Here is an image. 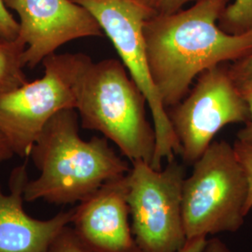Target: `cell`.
<instances>
[{
	"instance_id": "ffe728a7",
	"label": "cell",
	"mask_w": 252,
	"mask_h": 252,
	"mask_svg": "<svg viewBox=\"0 0 252 252\" xmlns=\"http://www.w3.org/2000/svg\"><path fill=\"white\" fill-rule=\"evenodd\" d=\"M230 72L234 81L241 84L252 81V54L241 61L230 64Z\"/></svg>"
},
{
	"instance_id": "5b68a950",
	"label": "cell",
	"mask_w": 252,
	"mask_h": 252,
	"mask_svg": "<svg viewBox=\"0 0 252 252\" xmlns=\"http://www.w3.org/2000/svg\"><path fill=\"white\" fill-rule=\"evenodd\" d=\"M90 59L83 54L50 55L42 62L41 78L0 94V133L14 155L28 158L50 120L76 109L77 82Z\"/></svg>"
},
{
	"instance_id": "277c9868",
	"label": "cell",
	"mask_w": 252,
	"mask_h": 252,
	"mask_svg": "<svg viewBox=\"0 0 252 252\" xmlns=\"http://www.w3.org/2000/svg\"><path fill=\"white\" fill-rule=\"evenodd\" d=\"M192 165L182 189L187 239L239 230L247 216L249 182L234 146L213 141Z\"/></svg>"
},
{
	"instance_id": "ac0fdd59",
	"label": "cell",
	"mask_w": 252,
	"mask_h": 252,
	"mask_svg": "<svg viewBox=\"0 0 252 252\" xmlns=\"http://www.w3.org/2000/svg\"><path fill=\"white\" fill-rule=\"evenodd\" d=\"M237 85L240 88L250 109V119L245 124L243 128L238 131L237 140L246 144L252 145V81H247Z\"/></svg>"
},
{
	"instance_id": "9c48e42d",
	"label": "cell",
	"mask_w": 252,
	"mask_h": 252,
	"mask_svg": "<svg viewBox=\"0 0 252 252\" xmlns=\"http://www.w3.org/2000/svg\"><path fill=\"white\" fill-rule=\"evenodd\" d=\"M19 17L18 38L26 44L25 67L33 69L65 43L102 37L95 18L73 0H4Z\"/></svg>"
},
{
	"instance_id": "7a4b0ae2",
	"label": "cell",
	"mask_w": 252,
	"mask_h": 252,
	"mask_svg": "<svg viewBox=\"0 0 252 252\" xmlns=\"http://www.w3.org/2000/svg\"><path fill=\"white\" fill-rule=\"evenodd\" d=\"M29 157L39 171L25 189V200L29 203H80L106 182L131 170L105 136L81 138L76 109H64L50 120Z\"/></svg>"
},
{
	"instance_id": "4fadbf2b",
	"label": "cell",
	"mask_w": 252,
	"mask_h": 252,
	"mask_svg": "<svg viewBox=\"0 0 252 252\" xmlns=\"http://www.w3.org/2000/svg\"><path fill=\"white\" fill-rule=\"evenodd\" d=\"M219 27L231 35H240L252 29V0H234L220 15Z\"/></svg>"
},
{
	"instance_id": "d6986e66",
	"label": "cell",
	"mask_w": 252,
	"mask_h": 252,
	"mask_svg": "<svg viewBox=\"0 0 252 252\" xmlns=\"http://www.w3.org/2000/svg\"><path fill=\"white\" fill-rule=\"evenodd\" d=\"M50 252H87L73 234L70 224L64 228L63 232L53 244Z\"/></svg>"
},
{
	"instance_id": "5bb4252c",
	"label": "cell",
	"mask_w": 252,
	"mask_h": 252,
	"mask_svg": "<svg viewBox=\"0 0 252 252\" xmlns=\"http://www.w3.org/2000/svg\"><path fill=\"white\" fill-rule=\"evenodd\" d=\"M148 9L153 16L169 15L185 9L199 0H136Z\"/></svg>"
},
{
	"instance_id": "3957f363",
	"label": "cell",
	"mask_w": 252,
	"mask_h": 252,
	"mask_svg": "<svg viewBox=\"0 0 252 252\" xmlns=\"http://www.w3.org/2000/svg\"><path fill=\"white\" fill-rule=\"evenodd\" d=\"M76 100L84 129L101 133L131 162L152 164L156 136L146 115L147 100L122 61L90 59L77 82Z\"/></svg>"
},
{
	"instance_id": "8992f818",
	"label": "cell",
	"mask_w": 252,
	"mask_h": 252,
	"mask_svg": "<svg viewBox=\"0 0 252 252\" xmlns=\"http://www.w3.org/2000/svg\"><path fill=\"white\" fill-rule=\"evenodd\" d=\"M84 7L111 40L127 71L147 100L156 136L152 167L161 170L162 162L180 155L179 140L167 109L153 82L149 66L143 27L152 13L136 0H73Z\"/></svg>"
},
{
	"instance_id": "6da1fadb",
	"label": "cell",
	"mask_w": 252,
	"mask_h": 252,
	"mask_svg": "<svg viewBox=\"0 0 252 252\" xmlns=\"http://www.w3.org/2000/svg\"><path fill=\"white\" fill-rule=\"evenodd\" d=\"M230 1L199 0L176 13L145 21L149 66L166 109L185 97L201 73L252 54V29L231 35L219 27Z\"/></svg>"
},
{
	"instance_id": "ba28073f",
	"label": "cell",
	"mask_w": 252,
	"mask_h": 252,
	"mask_svg": "<svg viewBox=\"0 0 252 252\" xmlns=\"http://www.w3.org/2000/svg\"><path fill=\"white\" fill-rule=\"evenodd\" d=\"M167 113L180 143V156L188 164L198 160L223 127L246 124L250 119L248 103L228 63L201 73L185 97Z\"/></svg>"
},
{
	"instance_id": "52a82bcc",
	"label": "cell",
	"mask_w": 252,
	"mask_h": 252,
	"mask_svg": "<svg viewBox=\"0 0 252 252\" xmlns=\"http://www.w3.org/2000/svg\"><path fill=\"white\" fill-rule=\"evenodd\" d=\"M132 232L142 252H179L187 241L182 213L185 168L176 159L156 170L135 161L127 175Z\"/></svg>"
},
{
	"instance_id": "30bf717a",
	"label": "cell",
	"mask_w": 252,
	"mask_h": 252,
	"mask_svg": "<svg viewBox=\"0 0 252 252\" xmlns=\"http://www.w3.org/2000/svg\"><path fill=\"white\" fill-rule=\"evenodd\" d=\"M127 175L106 182L73 208L70 227L86 252H142L128 220Z\"/></svg>"
},
{
	"instance_id": "8fae6325",
	"label": "cell",
	"mask_w": 252,
	"mask_h": 252,
	"mask_svg": "<svg viewBox=\"0 0 252 252\" xmlns=\"http://www.w3.org/2000/svg\"><path fill=\"white\" fill-rule=\"evenodd\" d=\"M28 180L26 162L11 171L8 194L0 184V252H50L54 241L71 222L73 208L48 220L29 216L24 208Z\"/></svg>"
},
{
	"instance_id": "7c38bea8",
	"label": "cell",
	"mask_w": 252,
	"mask_h": 252,
	"mask_svg": "<svg viewBox=\"0 0 252 252\" xmlns=\"http://www.w3.org/2000/svg\"><path fill=\"white\" fill-rule=\"evenodd\" d=\"M25 50L26 44L18 37L14 40L0 37V94L28 82L24 71Z\"/></svg>"
},
{
	"instance_id": "2e32d148",
	"label": "cell",
	"mask_w": 252,
	"mask_h": 252,
	"mask_svg": "<svg viewBox=\"0 0 252 252\" xmlns=\"http://www.w3.org/2000/svg\"><path fill=\"white\" fill-rule=\"evenodd\" d=\"M179 252H232L225 244L219 239L207 241L206 236H199L187 239L186 243Z\"/></svg>"
},
{
	"instance_id": "e0dca14e",
	"label": "cell",
	"mask_w": 252,
	"mask_h": 252,
	"mask_svg": "<svg viewBox=\"0 0 252 252\" xmlns=\"http://www.w3.org/2000/svg\"><path fill=\"white\" fill-rule=\"evenodd\" d=\"M19 23L9 12L4 0H0V37L14 40L18 37Z\"/></svg>"
},
{
	"instance_id": "44dd1931",
	"label": "cell",
	"mask_w": 252,
	"mask_h": 252,
	"mask_svg": "<svg viewBox=\"0 0 252 252\" xmlns=\"http://www.w3.org/2000/svg\"><path fill=\"white\" fill-rule=\"evenodd\" d=\"M14 156L7 139L0 133V163L9 161Z\"/></svg>"
},
{
	"instance_id": "9a60e30c",
	"label": "cell",
	"mask_w": 252,
	"mask_h": 252,
	"mask_svg": "<svg viewBox=\"0 0 252 252\" xmlns=\"http://www.w3.org/2000/svg\"><path fill=\"white\" fill-rule=\"evenodd\" d=\"M234 152L243 166L249 182V195L246 203L245 212L246 215L252 209V145L246 144L236 140L234 144Z\"/></svg>"
}]
</instances>
